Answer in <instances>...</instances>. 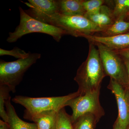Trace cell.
<instances>
[{
	"label": "cell",
	"mask_w": 129,
	"mask_h": 129,
	"mask_svg": "<svg viewBox=\"0 0 129 129\" xmlns=\"http://www.w3.org/2000/svg\"><path fill=\"white\" fill-rule=\"evenodd\" d=\"M89 43L87 58L79 67L74 78L80 95L101 89L102 81L107 76L98 49L93 42Z\"/></svg>",
	"instance_id": "obj_1"
},
{
	"label": "cell",
	"mask_w": 129,
	"mask_h": 129,
	"mask_svg": "<svg viewBox=\"0 0 129 129\" xmlns=\"http://www.w3.org/2000/svg\"><path fill=\"white\" fill-rule=\"evenodd\" d=\"M78 91L66 95L60 96L32 98L22 95L16 96L12 101L23 106L24 110L23 118L30 120L37 114L45 111H54L58 112L67 106L70 100L79 95Z\"/></svg>",
	"instance_id": "obj_2"
},
{
	"label": "cell",
	"mask_w": 129,
	"mask_h": 129,
	"mask_svg": "<svg viewBox=\"0 0 129 129\" xmlns=\"http://www.w3.org/2000/svg\"><path fill=\"white\" fill-rule=\"evenodd\" d=\"M20 22L13 32L9 33L7 41L9 43L16 42L25 35L34 33H42L51 36L57 42L67 33L60 28L42 22L28 15L24 10L19 7Z\"/></svg>",
	"instance_id": "obj_3"
},
{
	"label": "cell",
	"mask_w": 129,
	"mask_h": 129,
	"mask_svg": "<svg viewBox=\"0 0 129 129\" xmlns=\"http://www.w3.org/2000/svg\"><path fill=\"white\" fill-rule=\"evenodd\" d=\"M46 23L60 28L75 37L93 35L103 31L86 17L82 15L68 16L57 13L50 17Z\"/></svg>",
	"instance_id": "obj_4"
},
{
	"label": "cell",
	"mask_w": 129,
	"mask_h": 129,
	"mask_svg": "<svg viewBox=\"0 0 129 129\" xmlns=\"http://www.w3.org/2000/svg\"><path fill=\"white\" fill-rule=\"evenodd\" d=\"M41 54L30 53L28 57L20 58L13 61H0V85L8 86L11 92H16V87L22 80L25 72L37 60Z\"/></svg>",
	"instance_id": "obj_5"
},
{
	"label": "cell",
	"mask_w": 129,
	"mask_h": 129,
	"mask_svg": "<svg viewBox=\"0 0 129 129\" xmlns=\"http://www.w3.org/2000/svg\"><path fill=\"white\" fill-rule=\"evenodd\" d=\"M97 47L106 76H109L127 88L128 76L124 61L115 51L98 42L93 43Z\"/></svg>",
	"instance_id": "obj_6"
},
{
	"label": "cell",
	"mask_w": 129,
	"mask_h": 129,
	"mask_svg": "<svg viewBox=\"0 0 129 129\" xmlns=\"http://www.w3.org/2000/svg\"><path fill=\"white\" fill-rule=\"evenodd\" d=\"M100 89L79 95L68 102L67 106H69L73 111L70 115L73 124L80 117L86 114L95 115L98 122L104 116L105 112L99 100Z\"/></svg>",
	"instance_id": "obj_7"
},
{
	"label": "cell",
	"mask_w": 129,
	"mask_h": 129,
	"mask_svg": "<svg viewBox=\"0 0 129 129\" xmlns=\"http://www.w3.org/2000/svg\"><path fill=\"white\" fill-rule=\"evenodd\" d=\"M107 88L114 95L117 101L118 110L117 119L120 129H127L129 125V91L112 78Z\"/></svg>",
	"instance_id": "obj_8"
},
{
	"label": "cell",
	"mask_w": 129,
	"mask_h": 129,
	"mask_svg": "<svg viewBox=\"0 0 129 129\" xmlns=\"http://www.w3.org/2000/svg\"><path fill=\"white\" fill-rule=\"evenodd\" d=\"M24 3L29 8L24 10L28 15L44 23L50 17L58 13L57 0H28Z\"/></svg>",
	"instance_id": "obj_9"
},
{
	"label": "cell",
	"mask_w": 129,
	"mask_h": 129,
	"mask_svg": "<svg viewBox=\"0 0 129 129\" xmlns=\"http://www.w3.org/2000/svg\"><path fill=\"white\" fill-rule=\"evenodd\" d=\"M89 42H98L113 51L129 47V32L111 36L88 35L84 37Z\"/></svg>",
	"instance_id": "obj_10"
},
{
	"label": "cell",
	"mask_w": 129,
	"mask_h": 129,
	"mask_svg": "<svg viewBox=\"0 0 129 129\" xmlns=\"http://www.w3.org/2000/svg\"><path fill=\"white\" fill-rule=\"evenodd\" d=\"M84 16L101 28L103 31L112 25L115 21L113 10L105 5L102 6L96 12Z\"/></svg>",
	"instance_id": "obj_11"
},
{
	"label": "cell",
	"mask_w": 129,
	"mask_h": 129,
	"mask_svg": "<svg viewBox=\"0 0 129 129\" xmlns=\"http://www.w3.org/2000/svg\"><path fill=\"white\" fill-rule=\"evenodd\" d=\"M11 99L6 102L5 107L8 120L7 123L9 129H38L35 123H28L22 120L17 114L14 107L11 102Z\"/></svg>",
	"instance_id": "obj_12"
},
{
	"label": "cell",
	"mask_w": 129,
	"mask_h": 129,
	"mask_svg": "<svg viewBox=\"0 0 129 129\" xmlns=\"http://www.w3.org/2000/svg\"><path fill=\"white\" fill-rule=\"evenodd\" d=\"M84 0H57L58 13L65 16H84Z\"/></svg>",
	"instance_id": "obj_13"
},
{
	"label": "cell",
	"mask_w": 129,
	"mask_h": 129,
	"mask_svg": "<svg viewBox=\"0 0 129 129\" xmlns=\"http://www.w3.org/2000/svg\"><path fill=\"white\" fill-rule=\"evenodd\" d=\"M58 112L54 111L43 112L34 115L29 120L37 125L38 129H56Z\"/></svg>",
	"instance_id": "obj_14"
},
{
	"label": "cell",
	"mask_w": 129,
	"mask_h": 129,
	"mask_svg": "<svg viewBox=\"0 0 129 129\" xmlns=\"http://www.w3.org/2000/svg\"><path fill=\"white\" fill-rule=\"evenodd\" d=\"M124 18L120 17L117 19L112 25L99 33L100 36H111L127 33L129 30V21H125Z\"/></svg>",
	"instance_id": "obj_15"
},
{
	"label": "cell",
	"mask_w": 129,
	"mask_h": 129,
	"mask_svg": "<svg viewBox=\"0 0 129 129\" xmlns=\"http://www.w3.org/2000/svg\"><path fill=\"white\" fill-rule=\"evenodd\" d=\"M98 122L95 115L90 113L81 116L73 123L74 129H94Z\"/></svg>",
	"instance_id": "obj_16"
},
{
	"label": "cell",
	"mask_w": 129,
	"mask_h": 129,
	"mask_svg": "<svg viewBox=\"0 0 129 129\" xmlns=\"http://www.w3.org/2000/svg\"><path fill=\"white\" fill-rule=\"evenodd\" d=\"M10 92L11 91L7 86L0 85V116L2 120L7 123L8 117L5 107L6 102L11 99Z\"/></svg>",
	"instance_id": "obj_17"
},
{
	"label": "cell",
	"mask_w": 129,
	"mask_h": 129,
	"mask_svg": "<svg viewBox=\"0 0 129 129\" xmlns=\"http://www.w3.org/2000/svg\"><path fill=\"white\" fill-rule=\"evenodd\" d=\"M56 129H74L71 116L67 113L64 108L58 112Z\"/></svg>",
	"instance_id": "obj_18"
},
{
	"label": "cell",
	"mask_w": 129,
	"mask_h": 129,
	"mask_svg": "<svg viewBox=\"0 0 129 129\" xmlns=\"http://www.w3.org/2000/svg\"><path fill=\"white\" fill-rule=\"evenodd\" d=\"M113 14L115 20L120 17H125L129 9V0H115Z\"/></svg>",
	"instance_id": "obj_19"
},
{
	"label": "cell",
	"mask_w": 129,
	"mask_h": 129,
	"mask_svg": "<svg viewBox=\"0 0 129 129\" xmlns=\"http://www.w3.org/2000/svg\"><path fill=\"white\" fill-rule=\"evenodd\" d=\"M106 1L104 0H84L83 5L85 11L84 16L98 11L102 6L105 5Z\"/></svg>",
	"instance_id": "obj_20"
},
{
	"label": "cell",
	"mask_w": 129,
	"mask_h": 129,
	"mask_svg": "<svg viewBox=\"0 0 129 129\" xmlns=\"http://www.w3.org/2000/svg\"><path fill=\"white\" fill-rule=\"evenodd\" d=\"M30 53V52L27 53L25 51L21 50L17 47H15L11 50L0 48V56H11L18 58V59L28 57Z\"/></svg>",
	"instance_id": "obj_21"
},
{
	"label": "cell",
	"mask_w": 129,
	"mask_h": 129,
	"mask_svg": "<svg viewBox=\"0 0 129 129\" xmlns=\"http://www.w3.org/2000/svg\"><path fill=\"white\" fill-rule=\"evenodd\" d=\"M114 51L122 57L129 59V47L119 50Z\"/></svg>",
	"instance_id": "obj_22"
},
{
	"label": "cell",
	"mask_w": 129,
	"mask_h": 129,
	"mask_svg": "<svg viewBox=\"0 0 129 129\" xmlns=\"http://www.w3.org/2000/svg\"><path fill=\"white\" fill-rule=\"evenodd\" d=\"M122 57L124 61L126 69H127V76H128V86H127V89L129 91V59L125 58Z\"/></svg>",
	"instance_id": "obj_23"
},
{
	"label": "cell",
	"mask_w": 129,
	"mask_h": 129,
	"mask_svg": "<svg viewBox=\"0 0 129 129\" xmlns=\"http://www.w3.org/2000/svg\"><path fill=\"white\" fill-rule=\"evenodd\" d=\"M0 129H9L7 123L1 119L0 120Z\"/></svg>",
	"instance_id": "obj_24"
},
{
	"label": "cell",
	"mask_w": 129,
	"mask_h": 129,
	"mask_svg": "<svg viewBox=\"0 0 129 129\" xmlns=\"http://www.w3.org/2000/svg\"><path fill=\"white\" fill-rule=\"evenodd\" d=\"M113 129H120V125H119V123H118V121L117 119V118L115 122H114V124L113 125Z\"/></svg>",
	"instance_id": "obj_25"
},
{
	"label": "cell",
	"mask_w": 129,
	"mask_h": 129,
	"mask_svg": "<svg viewBox=\"0 0 129 129\" xmlns=\"http://www.w3.org/2000/svg\"><path fill=\"white\" fill-rule=\"evenodd\" d=\"M128 15V16H129V9L128 12H127V15Z\"/></svg>",
	"instance_id": "obj_26"
},
{
	"label": "cell",
	"mask_w": 129,
	"mask_h": 129,
	"mask_svg": "<svg viewBox=\"0 0 129 129\" xmlns=\"http://www.w3.org/2000/svg\"><path fill=\"white\" fill-rule=\"evenodd\" d=\"M127 129H129V125L128 126V127H127Z\"/></svg>",
	"instance_id": "obj_27"
}]
</instances>
